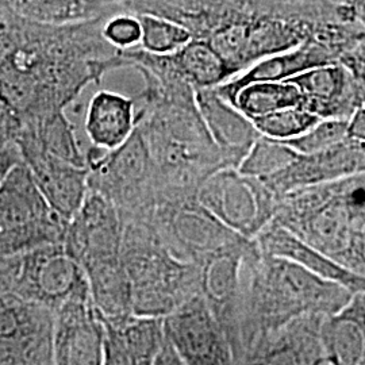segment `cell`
Listing matches in <instances>:
<instances>
[{"instance_id": "6da1fadb", "label": "cell", "mask_w": 365, "mask_h": 365, "mask_svg": "<svg viewBox=\"0 0 365 365\" xmlns=\"http://www.w3.org/2000/svg\"><path fill=\"white\" fill-rule=\"evenodd\" d=\"M108 18L45 25L0 0V130L14 141L24 126L66 111L90 84L125 68L103 34Z\"/></svg>"}, {"instance_id": "7a4b0ae2", "label": "cell", "mask_w": 365, "mask_h": 365, "mask_svg": "<svg viewBox=\"0 0 365 365\" xmlns=\"http://www.w3.org/2000/svg\"><path fill=\"white\" fill-rule=\"evenodd\" d=\"M118 4L122 13L155 15L184 27L191 38L207 42L235 76L313 38L325 24H351L334 0H119Z\"/></svg>"}, {"instance_id": "3957f363", "label": "cell", "mask_w": 365, "mask_h": 365, "mask_svg": "<svg viewBox=\"0 0 365 365\" xmlns=\"http://www.w3.org/2000/svg\"><path fill=\"white\" fill-rule=\"evenodd\" d=\"M135 126L144 135L156 178V205L196 196L199 187L222 168H237L212 140L196 103L194 88L155 91L144 88Z\"/></svg>"}, {"instance_id": "277c9868", "label": "cell", "mask_w": 365, "mask_h": 365, "mask_svg": "<svg viewBox=\"0 0 365 365\" xmlns=\"http://www.w3.org/2000/svg\"><path fill=\"white\" fill-rule=\"evenodd\" d=\"M257 245V244H256ZM354 294L292 261L261 253L245 259L233 356L238 365L259 342L307 315H329Z\"/></svg>"}, {"instance_id": "5b68a950", "label": "cell", "mask_w": 365, "mask_h": 365, "mask_svg": "<svg viewBox=\"0 0 365 365\" xmlns=\"http://www.w3.org/2000/svg\"><path fill=\"white\" fill-rule=\"evenodd\" d=\"M274 222L365 277V173L288 192Z\"/></svg>"}, {"instance_id": "8992f818", "label": "cell", "mask_w": 365, "mask_h": 365, "mask_svg": "<svg viewBox=\"0 0 365 365\" xmlns=\"http://www.w3.org/2000/svg\"><path fill=\"white\" fill-rule=\"evenodd\" d=\"M120 257L131 286L133 313L164 318L199 292V265L175 256L145 220H123Z\"/></svg>"}, {"instance_id": "52a82bcc", "label": "cell", "mask_w": 365, "mask_h": 365, "mask_svg": "<svg viewBox=\"0 0 365 365\" xmlns=\"http://www.w3.org/2000/svg\"><path fill=\"white\" fill-rule=\"evenodd\" d=\"M86 161L90 170L88 190L113 202L122 220H143L155 207V168L144 135L137 126L129 140L114 150L91 145L86 152Z\"/></svg>"}, {"instance_id": "ba28073f", "label": "cell", "mask_w": 365, "mask_h": 365, "mask_svg": "<svg viewBox=\"0 0 365 365\" xmlns=\"http://www.w3.org/2000/svg\"><path fill=\"white\" fill-rule=\"evenodd\" d=\"M68 223L51 207L25 163L0 182V257L64 244Z\"/></svg>"}, {"instance_id": "9c48e42d", "label": "cell", "mask_w": 365, "mask_h": 365, "mask_svg": "<svg viewBox=\"0 0 365 365\" xmlns=\"http://www.w3.org/2000/svg\"><path fill=\"white\" fill-rule=\"evenodd\" d=\"M7 295L57 312L69 300L90 295L88 280L64 244L4 256Z\"/></svg>"}, {"instance_id": "30bf717a", "label": "cell", "mask_w": 365, "mask_h": 365, "mask_svg": "<svg viewBox=\"0 0 365 365\" xmlns=\"http://www.w3.org/2000/svg\"><path fill=\"white\" fill-rule=\"evenodd\" d=\"M143 220L156 229L175 256L185 261L199 262L218 250L248 241L217 220L196 196L158 202Z\"/></svg>"}, {"instance_id": "8fae6325", "label": "cell", "mask_w": 365, "mask_h": 365, "mask_svg": "<svg viewBox=\"0 0 365 365\" xmlns=\"http://www.w3.org/2000/svg\"><path fill=\"white\" fill-rule=\"evenodd\" d=\"M196 199L225 226L248 240H255L274 221L279 202L261 179L237 168L212 173L199 187Z\"/></svg>"}, {"instance_id": "7c38bea8", "label": "cell", "mask_w": 365, "mask_h": 365, "mask_svg": "<svg viewBox=\"0 0 365 365\" xmlns=\"http://www.w3.org/2000/svg\"><path fill=\"white\" fill-rule=\"evenodd\" d=\"M165 339L185 365H235L229 339L200 294L163 318Z\"/></svg>"}, {"instance_id": "4fadbf2b", "label": "cell", "mask_w": 365, "mask_h": 365, "mask_svg": "<svg viewBox=\"0 0 365 365\" xmlns=\"http://www.w3.org/2000/svg\"><path fill=\"white\" fill-rule=\"evenodd\" d=\"M123 220L117 206L88 190L76 215L68 223L64 247L81 268L120 259Z\"/></svg>"}, {"instance_id": "5bb4252c", "label": "cell", "mask_w": 365, "mask_h": 365, "mask_svg": "<svg viewBox=\"0 0 365 365\" xmlns=\"http://www.w3.org/2000/svg\"><path fill=\"white\" fill-rule=\"evenodd\" d=\"M105 322L91 295L69 300L54 312L52 365H103Z\"/></svg>"}, {"instance_id": "9a60e30c", "label": "cell", "mask_w": 365, "mask_h": 365, "mask_svg": "<svg viewBox=\"0 0 365 365\" xmlns=\"http://www.w3.org/2000/svg\"><path fill=\"white\" fill-rule=\"evenodd\" d=\"M361 173H365V144L345 138L319 152L298 153L287 167L261 180L279 199L295 190L337 182Z\"/></svg>"}, {"instance_id": "2e32d148", "label": "cell", "mask_w": 365, "mask_h": 365, "mask_svg": "<svg viewBox=\"0 0 365 365\" xmlns=\"http://www.w3.org/2000/svg\"><path fill=\"white\" fill-rule=\"evenodd\" d=\"M256 248V241L248 240L196 262L199 265V292L223 327L232 349L237 333L242 269L245 259Z\"/></svg>"}, {"instance_id": "e0dca14e", "label": "cell", "mask_w": 365, "mask_h": 365, "mask_svg": "<svg viewBox=\"0 0 365 365\" xmlns=\"http://www.w3.org/2000/svg\"><path fill=\"white\" fill-rule=\"evenodd\" d=\"M39 191L63 220L71 222L88 192V167H78L37 146H18Z\"/></svg>"}, {"instance_id": "ac0fdd59", "label": "cell", "mask_w": 365, "mask_h": 365, "mask_svg": "<svg viewBox=\"0 0 365 365\" xmlns=\"http://www.w3.org/2000/svg\"><path fill=\"white\" fill-rule=\"evenodd\" d=\"M288 80L299 88L303 108L321 119L348 120L363 106L354 78L341 64L315 66Z\"/></svg>"}, {"instance_id": "d6986e66", "label": "cell", "mask_w": 365, "mask_h": 365, "mask_svg": "<svg viewBox=\"0 0 365 365\" xmlns=\"http://www.w3.org/2000/svg\"><path fill=\"white\" fill-rule=\"evenodd\" d=\"M324 315L292 321L262 339L238 365H325L319 329Z\"/></svg>"}, {"instance_id": "ffe728a7", "label": "cell", "mask_w": 365, "mask_h": 365, "mask_svg": "<svg viewBox=\"0 0 365 365\" xmlns=\"http://www.w3.org/2000/svg\"><path fill=\"white\" fill-rule=\"evenodd\" d=\"M255 241L264 255L292 261L314 274L349 289L352 294H365V277L353 274L276 222L268 223Z\"/></svg>"}, {"instance_id": "44dd1931", "label": "cell", "mask_w": 365, "mask_h": 365, "mask_svg": "<svg viewBox=\"0 0 365 365\" xmlns=\"http://www.w3.org/2000/svg\"><path fill=\"white\" fill-rule=\"evenodd\" d=\"M329 64H339V56L327 46L309 39L291 51L262 58L242 73L215 87V91L222 99L229 101L235 92L250 83L283 81L307 69Z\"/></svg>"}, {"instance_id": "7402d4cb", "label": "cell", "mask_w": 365, "mask_h": 365, "mask_svg": "<svg viewBox=\"0 0 365 365\" xmlns=\"http://www.w3.org/2000/svg\"><path fill=\"white\" fill-rule=\"evenodd\" d=\"M327 365H365V294H354L336 313L325 315L319 329Z\"/></svg>"}, {"instance_id": "603a6c76", "label": "cell", "mask_w": 365, "mask_h": 365, "mask_svg": "<svg viewBox=\"0 0 365 365\" xmlns=\"http://www.w3.org/2000/svg\"><path fill=\"white\" fill-rule=\"evenodd\" d=\"M196 103L215 144L235 160L237 168L260 134L249 118L222 99L215 88L195 90Z\"/></svg>"}, {"instance_id": "cb8c5ba5", "label": "cell", "mask_w": 365, "mask_h": 365, "mask_svg": "<svg viewBox=\"0 0 365 365\" xmlns=\"http://www.w3.org/2000/svg\"><path fill=\"white\" fill-rule=\"evenodd\" d=\"M135 123V99L105 90L92 96L84 128L92 146L114 150L129 140Z\"/></svg>"}, {"instance_id": "d4e9b609", "label": "cell", "mask_w": 365, "mask_h": 365, "mask_svg": "<svg viewBox=\"0 0 365 365\" xmlns=\"http://www.w3.org/2000/svg\"><path fill=\"white\" fill-rule=\"evenodd\" d=\"M22 18L45 25H71L120 13L108 0H4Z\"/></svg>"}, {"instance_id": "484cf974", "label": "cell", "mask_w": 365, "mask_h": 365, "mask_svg": "<svg viewBox=\"0 0 365 365\" xmlns=\"http://www.w3.org/2000/svg\"><path fill=\"white\" fill-rule=\"evenodd\" d=\"M14 141L16 146H37L73 165L87 167L86 153H83L78 145L75 128L66 117V111L39 118L24 126L16 133Z\"/></svg>"}, {"instance_id": "4316f807", "label": "cell", "mask_w": 365, "mask_h": 365, "mask_svg": "<svg viewBox=\"0 0 365 365\" xmlns=\"http://www.w3.org/2000/svg\"><path fill=\"white\" fill-rule=\"evenodd\" d=\"M167 56L176 73L194 90L215 88L235 78L221 56L200 39L191 38L179 51Z\"/></svg>"}, {"instance_id": "83f0119b", "label": "cell", "mask_w": 365, "mask_h": 365, "mask_svg": "<svg viewBox=\"0 0 365 365\" xmlns=\"http://www.w3.org/2000/svg\"><path fill=\"white\" fill-rule=\"evenodd\" d=\"M226 102L249 119L289 107L303 108L299 88L289 80L250 83Z\"/></svg>"}, {"instance_id": "f1b7e54d", "label": "cell", "mask_w": 365, "mask_h": 365, "mask_svg": "<svg viewBox=\"0 0 365 365\" xmlns=\"http://www.w3.org/2000/svg\"><path fill=\"white\" fill-rule=\"evenodd\" d=\"M103 322L115 333L134 364L153 365L165 341L163 318L133 314L119 321L103 319Z\"/></svg>"}, {"instance_id": "f546056e", "label": "cell", "mask_w": 365, "mask_h": 365, "mask_svg": "<svg viewBox=\"0 0 365 365\" xmlns=\"http://www.w3.org/2000/svg\"><path fill=\"white\" fill-rule=\"evenodd\" d=\"M297 156L298 152L287 144L260 135L237 170L247 176L264 179L287 167Z\"/></svg>"}, {"instance_id": "4dcf8cb0", "label": "cell", "mask_w": 365, "mask_h": 365, "mask_svg": "<svg viewBox=\"0 0 365 365\" xmlns=\"http://www.w3.org/2000/svg\"><path fill=\"white\" fill-rule=\"evenodd\" d=\"M319 120L321 118L302 107H289L250 119L261 137L276 141L297 138L310 130Z\"/></svg>"}, {"instance_id": "1f68e13d", "label": "cell", "mask_w": 365, "mask_h": 365, "mask_svg": "<svg viewBox=\"0 0 365 365\" xmlns=\"http://www.w3.org/2000/svg\"><path fill=\"white\" fill-rule=\"evenodd\" d=\"M141 25V42L137 45L145 52L153 54H170L182 48L191 34L184 27L148 14H133Z\"/></svg>"}, {"instance_id": "d6a6232c", "label": "cell", "mask_w": 365, "mask_h": 365, "mask_svg": "<svg viewBox=\"0 0 365 365\" xmlns=\"http://www.w3.org/2000/svg\"><path fill=\"white\" fill-rule=\"evenodd\" d=\"M348 120L344 119H321L310 130L297 138L282 141L300 155L319 152L329 146L339 144L346 137Z\"/></svg>"}, {"instance_id": "836d02e7", "label": "cell", "mask_w": 365, "mask_h": 365, "mask_svg": "<svg viewBox=\"0 0 365 365\" xmlns=\"http://www.w3.org/2000/svg\"><path fill=\"white\" fill-rule=\"evenodd\" d=\"M105 38L119 49L134 48L141 42V25L138 19L129 13H119L110 16L103 27Z\"/></svg>"}, {"instance_id": "e575fe53", "label": "cell", "mask_w": 365, "mask_h": 365, "mask_svg": "<svg viewBox=\"0 0 365 365\" xmlns=\"http://www.w3.org/2000/svg\"><path fill=\"white\" fill-rule=\"evenodd\" d=\"M339 64L345 66L354 78L363 106H365V38L357 41L349 49L341 54Z\"/></svg>"}, {"instance_id": "d590c367", "label": "cell", "mask_w": 365, "mask_h": 365, "mask_svg": "<svg viewBox=\"0 0 365 365\" xmlns=\"http://www.w3.org/2000/svg\"><path fill=\"white\" fill-rule=\"evenodd\" d=\"M24 163L19 149L13 140L0 130V182L18 164Z\"/></svg>"}, {"instance_id": "8d00e7d4", "label": "cell", "mask_w": 365, "mask_h": 365, "mask_svg": "<svg viewBox=\"0 0 365 365\" xmlns=\"http://www.w3.org/2000/svg\"><path fill=\"white\" fill-rule=\"evenodd\" d=\"M103 319V318H102ZM105 363L103 365H135L125 351L115 333L105 324Z\"/></svg>"}, {"instance_id": "74e56055", "label": "cell", "mask_w": 365, "mask_h": 365, "mask_svg": "<svg viewBox=\"0 0 365 365\" xmlns=\"http://www.w3.org/2000/svg\"><path fill=\"white\" fill-rule=\"evenodd\" d=\"M346 137L365 144V106L359 107L352 117L348 119Z\"/></svg>"}, {"instance_id": "f35d334b", "label": "cell", "mask_w": 365, "mask_h": 365, "mask_svg": "<svg viewBox=\"0 0 365 365\" xmlns=\"http://www.w3.org/2000/svg\"><path fill=\"white\" fill-rule=\"evenodd\" d=\"M342 3L352 16L353 22L365 33V0H336Z\"/></svg>"}, {"instance_id": "ab89813d", "label": "cell", "mask_w": 365, "mask_h": 365, "mask_svg": "<svg viewBox=\"0 0 365 365\" xmlns=\"http://www.w3.org/2000/svg\"><path fill=\"white\" fill-rule=\"evenodd\" d=\"M153 365H185L179 354L172 348L168 339H165L161 349L157 353Z\"/></svg>"}, {"instance_id": "60d3db41", "label": "cell", "mask_w": 365, "mask_h": 365, "mask_svg": "<svg viewBox=\"0 0 365 365\" xmlns=\"http://www.w3.org/2000/svg\"><path fill=\"white\" fill-rule=\"evenodd\" d=\"M0 295H6L4 279H3V269H1V257H0Z\"/></svg>"}, {"instance_id": "b9f144b4", "label": "cell", "mask_w": 365, "mask_h": 365, "mask_svg": "<svg viewBox=\"0 0 365 365\" xmlns=\"http://www.w3.org/2000/svg\"><path fill=\"white\" fill-rule=\"evenodd\" d=\"M108 1H111V3H118L119 0H108Z\"/></svg>"}, {"instance_id": "7bdbcfd3", "label": "cell", "mask_w": 365, "mask_h": 365, "mask_svg": "<svg viewBox=\"0 0 365 365\" xmlns=\"http://www.w3.org/2000/svg\"><path fill=\"white\" fill-rule=\"evenodd\" d=\"M364 38H365V33H364Z\"/></svg>"}]
</instances>
